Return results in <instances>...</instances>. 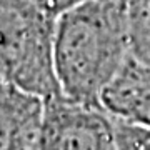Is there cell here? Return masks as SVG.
Here are the masks:
<instances>
[{
    "mask_svg": "<svg viewBox=\"0 0 150 150\" xmlns=\"http://www.w3.org/2000/svg\"><path fill=\"white\" fill-rule=\"evenodd\" d=\"M130 57L129 0H85L57 15L55 74L65 98L102 107Z\"/></svg>",
    "mask_w": 150,
    "mask_h": 150,
    "instance_id": "6da1fadb",
    "label": "cell"
},
{
    "mask_svg": "<svg viewBox=\"0 0 150 150\" xmlns=\"http://www.w3.org/2000/svg\"><path fill=\"white\" fill-rule=\"evenodd\" d=\"M57 15L32 0H0V70L4 80L43 100L59 97Z\"/></svg>",
    "mask_w": 150,
    "mask_h": 150,
    "instance_id": "7a4b0ae2",
    "label": "cell"
},
{
    "mask_svg": "<svg viewBox=\"0 0 150 150\" xmlns=\"http://www.w3.org/2000/svg\"><path fill=\"white\" fill-rule=\"evenodd\" d=\"M32 150H118L115 118L103 107L52 97Z\"/></svg>",
    "mask_w": 150,
    "mask_h": 150,
    "instance_id": "3957f363",
    "label": "cell"
},
{
    "mask_svg": "<svg viewBox=\"0 0 150 150\" xmlns=\"http://www.w3.org/2000/svg\"><path fill=\"white\" fill-rule=\"evenodd\" d=\"M45 100L15 85H0V150H32Z\"/></svg>",
    "mask_w": 150,
    "mask_h": 150,
    "instance_id": "277c9868",
    "label": "cell"
},
{
    "mask_svg": "<svg viewBox=\"0 0 150 150\" xmlns=\"http://www.w3.org/2000/svg\"><path fill=\"white\" fill-rule=\"evenodd\" d=\"M112 117L150 127V65L130 57L102 97Z\"/></svg>",
    "mask_w": 150,
    "mask_h": 150,
    "instance_id": "5b68a950",
    "label": "cell"
},
{
    "mask_svg": "<svg viewBox=\"0 0 150 150\" xmlns=\"http://www.w3.org/2000/svg\"><path fill=\"white\" fill-rule=\"evenodd\" d=\"M132 57L150 65V0H129Z\"/></svg>",
    "mask_w": 150,
    "mask_h": 150,
    "instance_id": "8992f818",
    "label": "cell"
},
{
    "mask_svg": "<svg viewBox=\"0 0 150 150\" xmlns=\"http://www.w3.org/2000/svg\"><path fill=\"white\" fill-rule=\"evenodd\" d=\"M115 130L118 150H150V127L115 118Z\"/></svg>",
    "mask_w": 150,
    "mask_h": 150,
    "instance_id": "52a82bcc",
    "label": "cell"
},
{
    "mask_svg": "<svg viewBox=\"0 0 150 150\" xmlns=\"http://www.w3.org/2000/svg\"><path fill=\"white\" fill-rule=\"evenodd\" d=\"M32 2L37 4L38 7H42L43 10L54 13V15H60L67 8L77 5L80 2H85V0H32Z\"/></svg>",
    "mask_w": 150,
    "mask_h": 150,
    "instance_id": "ba28073f",
    "label": "cell"
},
{
    "mask_svg": "<svg viewBox=\"0 0 150 150\" xmlns=\"http://www.w3.org/2000/svg\"><path fill=\"white\" fill-rule=\"evenodd\" d=\"M2 83H5V80H4V75H2V70H0V85Z\"/></svg>",
    "mask_w": 150,
    "mask_h": 150,
    "instance_id": "9c48e42d",
    "label": "cell"
}]
</instances>
